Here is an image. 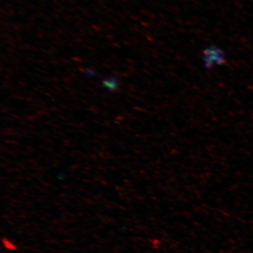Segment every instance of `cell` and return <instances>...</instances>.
Wrapping results in <instances>:
<instances>
[{
    "label": "cell",
    "instance_id": "1",
    "mask_svg": "<svg viewBox=\"0 0 253 253\" xmlns=\"http://www.w3.org/2000/svg\"><path fill=\"white\" fill-rule=\"evenodd\" d=\"M202 59L205 67L212 68L226 63L225 52L217 45L208 46L202 52Z\"/></svg>",
    "mask_w": 253,
    "mask_h": 253
},
{
    "label": "cell",
    "instance_id": "2",
    "mask_svg": "<svg viewBox=\"0 0 253 253\" xmlns=\"http://www.w3.org/2000/svg\"><path fill=\"white\" fill-rule=\"evenodd\" d=\"M101 83H102L103 86L109 91H116V89H118V86H119V82H118L117 78H105Z\"/></svg>",
    "mask_w": 253,
    "mask_h": 253
}]
</instances>
